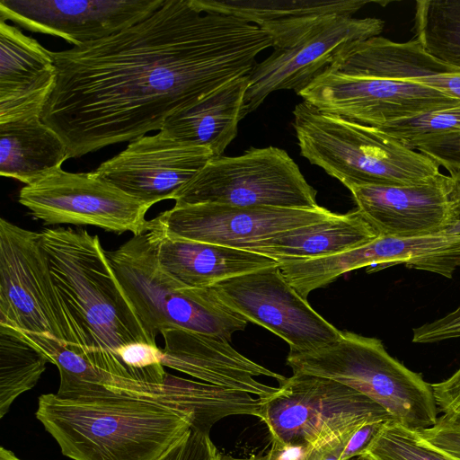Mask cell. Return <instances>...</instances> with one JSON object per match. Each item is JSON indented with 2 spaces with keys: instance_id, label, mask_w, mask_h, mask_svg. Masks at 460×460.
<instances>
[{
  "instance_id": "obj_24",
  "label": "cell",
  "mask_w": 460,
  "mask_h": 460,
  "mask_svg": "<svg viewBox=\"0 0 460 460\" xmlns=\"http://www.w3.org/2000/svg\"><path fill=\"white\" fill-rule=\"evenodd\" d=\"M358 68L367 77L416 82L460 100V69L437 60L415 40H368L360 51Z\"/></svg>"
},
{
  "instance_id": "obj_14",
  "label": "cell",
  "mask_w": 460,
  "mask_h": 460,
  "mask_svg": "<svg viewBox=\"0 0 460 460\" xmlns=\"http://www.w3.org/2000/svg\"><path fill=\"white\" fill-rule=\"evenodd\" d=\"M384 26L385 22L378 18L334 16L319 24L296 45L274 49L249 75L243 119L274 91L294 90L297 93L330 66L344 46L379 36Z\"/></svg>"
},
{
  "instance_id": "obj_28",
  "label": "cell",
  "mask_w": 460,
  "mask_h": 460,
  "mask_svg": "<svg viewBox=\"0 0 460 460\" xmlns=\"http://www.w3.org/2000/svg\"><path fill=\"white\" fill-rule=\"evenodd\" d=\"M415 40L437 60L460 69V0H418Z\"/></svg>"
},
{
  "instance_id": "obj_22",
  "label": "cell",
  "mask_w": 460,
  "mask_h": 460,
  "mask_svg": "<svg viewBox=\"0 0 460 460\" xmlns=\"http://www.w3.org/2000/svg\"><path fill=\"white\" fill-rule=\"evenodd\" d=\"M249 75L226 83L172 114L160 131L179 142L208 147L214 156L223 155L243 119Z\"/></svg>"
},
{
  "instance_id": "obj_21",
  "label": "cell",
  "mask_w": 460,
  "mask_h": 460,
  "mask_svg": "<svg viewBox=\"0 0 460 460\" xmlns=\"http://www.w3.org/2000/svg\"><path fill=\"white\" fill-rule=\"evenodd\" d=\"M145 231L162 270L187 288H210L225 279L279 265L276 260L250 251L169 235L148 221Z\"/></svg>"
},
{
  "instance_id": "obj_26",
  "label": "cell",
  "mask_w": 460,
  "mask_h": 460,
  "mask_svg": "<svg viewBox=\"0 0 460 460\" xmlns=\"http://www.w3.org/2000/svg\"><path fill=\"white\" fill-rule=\"evenodd\" d=\"M376 265L380 270L395 264L433 272L451 279L460 268V233L397 238L378 236L372 242Z\"/></svg>"
},
{
  "instance_id": "obj_33",
  "label": "cell",
  "mask_w": 460,
  "mask_h": 460,
  "mask_svg": "<svg viewBox=\"0 0 460 460\" xmlns=\"http://www.w3.org/2000/svg\"><path fill=\"white\" fill-rule=\"evenodd\" d=\"M460 338V305L446 315L412 330V342L435 343Z\"/></svg>"
},
{
  "instance_id": "obj_17",
  "label": "cell",
  "mask_w": 460,
  "mask_h": 460,
  "mask_svg": "<svg viewBox=\"0 0 460 460\" xmlns=\"http://www.w3.org/2000/svg\"><path fill=\"white\" fill-rule=\"evenodd\" d=\"M347 188L357 209L379 236L434 234L457 219L451 177L441 172L412 185L352 184Z\"/></svg>"
},
{
  "instance_id": "obj_4",
  "label": "cell",
  "mask_w": 460,
  "mask_h": 460,
  "mask_svg": "<svg viewBox=\"0 0 460 460\" xmlns=\"http://www.w3.org/2000/svg\"><path fill=\"white\" fill-rule=\"evenodd\" d=\"M293 115L301 155L345 187L412 185L440 172L434 160L376 128L322 112L304 101Z\"/></svg>"
},
{
  "instance_id": "obj_40",
  "label": "cell",
  "mask_w": 460,
  "mask_h": 460,
  "mask_svg": "<svg viewBox=\"0 0 460 460\" xmlns=\"http://www.w3.org/2000/svg\"><path fill=\"white\" fill-rule=\"evenodd\" d=\"M346 460H376L372 456H370L367 453H364L358 456H352L350 458H348Z\"/></svg>"
},
{
  "instance_id": "obj_27",
  "label": "cell",
  "mask_w": 460,
  "mask_h": 460,
  "mask_svg": "<svg viewBox=\"0 0 460 460\" xmlns=\"http://www.w3.org/2000/svg\"><path fill=\"white\" fill-rule=\"evenodd\" d=\"M49 363L22 332L0 323V418L14 400L33 388Z\"/></svg>"
},
{
  "instance_id": "obj_6",
  "label": "cell",
  "mask_w": 460,
  "mask_h": 460,
  "mask_svg": "<svg viewBox=\"0 0 460 460\" xmlns=\"http://www.w3.org/2000/svg\"><path fill=\"white\" fill-rule=\"evenodd\" d=\"M287 365L293 374L330 378L358 391L405 428H430L438 418L431 384L392 357L376 338L341 332L320 348L290 349Z\"/></svg>"
},
{
  "instance_id": "obj_20",
  "label": "cell",
  "mask_w": 460,
  "mask_h": 460,
  "mask_svg": "<svg viewBox=\"0 0 460 460\" xmlns=\"http://www.w3.org/2000/svg\"><path fill=\"white\" fill-rule=\"evenodd\" d=\"M202 13L235 16L255 24L273 41L274 49H286L302 40L330 18L352 16L366 0H191Z\"/></svg>"
},
{
  "instance_id": "obj_31",
  "label": "cell",
  "mask_w": 460,
  "mask_h": 460,
  "mask_svg": "<svg viewBox=\"0 0 460 460\" xmlns=\"http://www.w3.org/2000/svg\"><path fill=\"white\" fill-rule=\"evenodd\" d=\"M156 460H222L209 433L190 428L189 432Z\"/></svg>"
},
{
  "instance_id": "obj_36",
  "label": "cell",
  "mask_w": 460,
  "mask_h": 460,
  "mask_svg": "<svg viewBox=\"0 0 460 460\" xmlns=\"http://www.w3.org/2000/svg\"><path fill=\"white\" fill-rule=\"evenodd\" d=\"M385 422L386 421H371L358 428L348 441L341 460L364 454Z\"/></svg>"
},
{
  "instance_id": "obj_3",
  "label": "cell",
  "mask_w": 460,
  "mask_h": 460,
  "mask_svg": "<svg viewBox=\"0 0 460 460\" xmlns=\"http://www.w3.org/2000/svg\"><path fill=\"white\" fill-rule=\"evenodd\" d=\"M36 418L73 460H156L181 440L193 417L144 400L39 397Z\"/></svg>"
},
{
  "instance_id": "obj_9",
  "label": "cell",
  "mask_w": 460,
  "mask_h": 460,
  "mask_svg": "<svg viewBox=\"0 0 460 460\" xmlns=\"http://www.w3.org/2000/svg\"><path fill=\"white\" fill-rule=\"evenodd\" d=\"M0 323L68 346L40 233L0 219Z\"/></svg>"
},
{
  "instance_id": "obj_34",
  "label": "cell",
  "mask_w": 460,
  "mask_h": 460,
  "mask_svg": "<svg viewBox=\"0 0 460 460\" xmlns=\"http://www.w3.org/2000/svg\"><path fill=\"white\" fill-rule=\"evenodd\" d=\"M416 432L429 444L460 459V423L440 416L434 426Z\"/></svg>"
},
{
  "instance_id": "obj_1",
  "label": "cell",
  "mask_w": 460,
  "mask_h": 460,
  "mask_svg": "<svg viewBox=\"0 0 460 460\" xmlns=\"http://www.w3.org/2000/svg\"><path fill=\"white\" fill-rule=\"evenodd\" d=\"M273 47L258 26L166 0L143 21L102 40L52 52L57 78L42 121L68 157L133 141L226 83L249 75Z\"/></svg>"
},
{
  "instance_id": "obj_29",
  "label": "cell",
  "mask_w": 460,
  "mask_h": 460,
  "mask_svg": "<svg viewBox=\"0 0 460 460\" xmlns=\"http://www.w3.org/2000/svg\"><path fill=\"white\" fill-rule=\"evenodd\" d=\"M365 453L376 460H460L395 420L384 423Z\"/></svg>"
},
{
  "instance_id": "obj_15",
  "label": "cell",
  "mask_w": 460,
  "mask_h": 460,
  "mask_svg": "<svg viewBox=\"0 0 460 460\" xmlns=\"http://www.w3.org/2000/svg\"><path fill=\"white\" fill-rule=\"evenodd\" d=\"M214 157L205 146L179 142L163 131L130 142L94 171L128 196L153 206L175 194Z\"/></svg>"
},
{
  "instance_id": "obj_35",
  "label": "cell",
  "mask_w": 460,
  "mask_h": 460,
  "mask_svg": "<svg viewBox=\"0 0 460 460\" xmlns=\"http://www.w3.org/2000/svg\"><path fill=\"white\" fill-rule=\"evenodd\" d=\"M438 412L460 423V367L447 379L431 384Z\"/></svg>"
},
{
  "instance_id": "obj_30",
  "label": "cell",
  "mask_w": 460,
  "mask_h": 460,
  "mask_svg": "<svg viewBox=\"0 0 460 460\" xmlns=\"http://www.w3.org/2000/svg\"><path fill=\"white\" fill-rule=\"evenodd\" d=\"M376 128L408 147L416 141L460 132V104L394 120Z\"/></svg>"
},
{
  "instance_id": "obj_2",
  "label": "cell",
  "mask_w": 460,
  "mask_h": 460,
  "mask_svg": "<svg viewBox=\"0 0 460 460\" xmlns=\"http://www.w3.org/2000/svg\"><path fill=\"white\" fill-rule=\"evenodd\" d=\"M40 242L66 323V348L100 370L131 379L118 351L156 342L119 287L98 235L83 228H45Z\"/></svg>"
},
{
  "instance_id": "obj_37",
  "label": "cell",
  "mask_w": 460,
  "mask_h": 460,
  "mask_svg": "<svg viewBox=\"0 0 460 460\" xmlns=\"http://www.w3.org/2000/svg\"><path fill=\"white\" fill-rule=\"evenodd\" d=\"M357 429L308 449L301 460H341L348 441Z\"/></svg>"
},
{
  "instance_id": "obj_8",
  "label": "cell",
  "mask_w": 460,
  "mask_h": 460,
  "mask_svg": "<svg viewBox=\"0 0 460 460\" xmlns=\"http://www.w3.org/2000/svg\"><path fill=\"white\" fill-rule=\"evenodd\" d=\"M317 191L288 154L251 147L237 156H214L174 196L175 206L314 208Z\"/></svg>"
},
{
  "instance_id": "obj_25",
  "label": "cell",
  "mask_w": 460,
  "mask_h": 460,
  "mask_svg": "<svg viewBox=\"0 0 460 460\" xmlns=\"http://www.w3.org/2000/svg\"><path fill=\"white\" fill-rule=\"evenodd\" d=\"M62 138L41 117L0 124V174L31 184L68 159Z\"/></svg>"
},
{
  "instance_id": "obj_7",
  "label": "cell",
  "mask_w": 460,
  "mask_h": 460,
  "mask_svg": "<svg viewBox=\"0 0 460 460\" xmlns=\"http://www.w3.org/2000/svg\"><path fill=\"white\" fill-rule=\"evenodd\" d=\"M261 401L259 418L270 441L306 450L367 422L394 420L358 391L314 375L293 374Z\"/></svg>"
},
{
  "instance_id": "obj_13",
  "label": "cell",
  "mask_w": 460,
  "mask_h": 460,
  "mask_svg": "<svg viewBox=\"0 0 460 460\" xmlns=\"http://www.w3.org/2000/svg\"><path fill=\"white\" fill-rule=\"evenodd\" d=\"M335 214L320 206L288 208L174 205L148 222L174 237L253 252L277 234L323 221Z\"/></svg>"
},
{
  "instance_id": "obj_41",
  "label": "cell",
  "mask_w": 460,
  "mask_h": 460,
  "mask_svg": "<svg viewBox=\"0 0 460 460\" xmlns=\"http://www.w3.org/2000/svg\"><path fill=\"white\" fill-rule=\"evenodd\" d=\"M448 232H457L460 233V219L455 221L447 229Z\"/></svg>"
},
{
  "instance_id": "obj_32",
  "label": "cell",
  "mask_w": 460,
  "mask_h": 460,
  "mask_svg": "<svg viewBox=\"0 0 460 460\" xmlns=\"http://www.w3.org/2000/svg\"><path fill=\"white\" fill-rule=\"evenodd\" d=\"M408 148L419 150L448 172L460 168V132L416 141Z\"/></svg>"
},
{
  "instance_id": "obj_23",
  "label": "cell",
  "mask_w": 460,
  "mask_h": 460,
  "mask_svg": "<svg viewBox=\"0 0 460 460\" xmlns=\"http://www.w3.org/2000/svg\"><path fill=\"white\" fill-rule=\"evenodd\" d=\"M379 236L358 209L288 230L265 241L252 252L279 262L335 255L365 245Z\"/></svg>"
},
{
  "instance_id": "obj_5",
  "label": "cell",
  "mask_w": 460,
  "mask_h": 460,
  "mask_svg": "<svg viewBox=\"0 0 460 460\" xmlns=\"http://www.w3.org/2000/svg\"><path fill=\"white\" fill-rule=\"evenodd\" d=\"M119 287L146 331L183 329L226 341L243 331L248 321L226 305L212 287L183 286L160 267L146 231L133 235L113 251H105Z\"/></svg>"
},
{
  "instance_id": "obj_10",
  "label": "cell",
  "mask_w": 460,
  "mask_h": 460,
  "mask_svg": "<svg viewBox=\"0 0 460 460\" xmlns=\"http://www.w3.org/2000/svg\"><path fill=\"white\" fill-rule=\"evenodd\" d=\"M20 204L44 225L93 226L133 235L146 230L151 206L128 196L94 171L58 168L19 192Z\"/></svg>"
},
{
  "instance_id": "obj_18",
  "label": "cell",
  "mask_w": 460,
  "mask_h": 460,
  "mask_svg": "<svg viewBox=\"0 0 460 460\" xmlns=\"http://www.w3.org/2000/svg\"><path fill=\"white\" fill-rule=\"evenodd\" d=\"M163 365L214 385L267 398L278 392L254 377L265 376L279 384L287 377L243 356L228 341L183 329L161 332Z\"/></svg>"
},
{
  "instance_id": "obj_16",
  "label": "cell",
  "mask_w": 460,
  "mask_h": 460,
  "mask_svg": "<svg viewBox=\"0 0 460 460\" xmlns=\"http://www.w3.org/2000/svg\"><path fill=\"white\" fill-rule=\"evenodd\" d=\"M166 0H0V21L79 47L148 17Z\"/></svg>"
},
{
  "instance_id": "obj_12",
  "label": "cell",
  "mask_w": 460,
  "mask_h": 460,
  "mask_svg": "<svg viewBox=\"0 0 460 460\" xmlns=\"http://www.w3.org/2000/svg\"><path fill=\"white\" fill-rule=\"evenodd\" d=\"M212 288L226 305L282 338L292 350L314 349L341 335L286 280L279 265L225 279Z\"/></svg>"
},
{
  "instance_id": "obj_39",
  "label": "cell",
  "mask_w": 460,
  "mask_h": 460,
  "mask_svg": "<svg viewBox=\"0 0 460 460\" xmlns=\"http://www.w3.org/2000/svg\"><path fill=\"white\" fill-rule=\"evenodd\" d=\"M0 460H22L17 457L11 450L1 447L0 448Z\"/></svg>"
},
{
  "instance_id": "obj_38",
  "label": "cell",
  "mask_w": 460,
  "mask_h": 460,
  "mask_svg": "<svg viewBox=\"0 0 460 460\" xmlns=\"http://www.w3.org/2000/svg\"><path fill=\"white\" fill-rule=\"evenodd\" d=\"M272 446L265 460H301L306 449L300 447H288L271 442Z\"/></svg>"
},
{
  "instance_id": "obj_19",
  "label": "cell",
  "mask_w": 460,
  "mask_h": 460,
  "mask_svg": "<svg viewBox=\"0 0 460 460\" xmlns=\"http://www.w3.org/2000/svg\"><path fill=\"white\" fill-rule=\"evenodd\" d=\"M56 78L52 52L0 21V123L41 117Z\"/></svg>"
},
{
  "instance_id": "obj_11",
  "label": "cell",
  "mask_w": 460,
  "mask_h": 460,
  "mask_svg": "<svg viewBox=\"0 0 460 460\" xmlns=\"http://www.w3.org/2000/svg\"><path fill=\"white\" fill-rule=\"evenodd\" d=\"M296 94L322 112L374 128L460 104L459 99L423 84L330 70Z\"/></svg>"
}]
</instances>
